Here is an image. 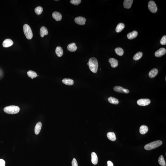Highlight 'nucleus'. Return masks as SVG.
<instances>
[{"label": "nucleus", "mask_w": 166, "mask_h": 166, "mask_svg": "<svg viewBox=\"0 0 166 166\" xmlns=\"http://www.w3.org/2000/svg\"><path fill=\"white\" fill-rule=\"evenodd\" d=\"M108 100L109 102L111 104H113L117 105L119 103L118 99L113 97H110L108 98Z\"/></svg>", "instance_id": "nucleus-24"}, {"label": "nucleus", "mask_w": 166, "mask_h": 166, "mask_svg": "<svg viewBox=\"0 0 166 166\" xmlns=\"http://www.w3.org/2000/svg\"><path fill=\"white\" fill-rule=\"evenodd\" d=\"M125 25L124 24L120 23L117 25L116 28V31L117 33L121 32L124 28Z\"/></svg>", "instance_id": "nucleus-25"}, {"label": "nucleus", "mask_w": 166, "mask_h": 166, "mask_svg": "<svg viewBox=\"0 0 166 166\" xmlns=\"http://www.w3.org/2000/svg\"><path fill=\"white\" fill-rule=\"evenodd\" d=\"M40 35L41 37H43L45 35L48 34V29L44 26H42L40 29Z\"/></svg>", "instance_id": "nucleus-14"}, {"label": "nucleus", "mask_w": 166, "mask_h": 166, "mask_svg": "<svg viewBox=\"0 0 166 166\" xmlns=\"http://www.w3.org/2000/svg\"><path fill=\"white\" fill-rule=\"evenodd\" d=\"M158 162L159 164L162 166H166L165 161L163 155H161L158 158Z\"/></svg>", "instance_id": "nucleus-26"}, {"label": "nucleus", "mask_w": 166, "mask_h": 166, "mask_svg": "<svg viewBox=\"0 0 166 166\" xmlns=\"http://www.w3.org/2000/svg\"><path fill=\"white\" fill-rule=\"evenodd\" d=\"M162 144V141L161 140H156L146 144L144 146V149L145 150L149 151L159 147Z\"/></svg>", "instance_id": "nucleus-3"}, {"label": "nucleus", "mask_w": 166, "mask_h": 166, "mask_svg": "<svg viewBox=\"0 0 166 166\" xmlns=\"http://www.w3.org/2000/svg\"><path fill=\"white\" fill-rule=\"evenodd\" d=\"M42 124L40 122H39L36 124L35 128V134L38 135L40 133L42 128Z\"/></svg>", "instance_id": "nucleus-15"}, {"label": "nucleus", "mask_w": 166, "mask_h": 166, "mask_svg": "<svg viewBox=\"0 0 166 166\" xmlns=\"http://www.w3.org/2000/svg\"><path fill=\"white\" fill-rule=\"evenodd\" d=\"M133 0H125L124 1V6L127 9H129L131 7L133 3Z\"/></svg>", "instance_id": "nucleus-13"}, {"label": "nucleus", "mask_w": 166, "mask_h": 166, "mask_svg": "<svg viewBox=\"0 0 166 166\" xmlns=\"http://www.w3.org/2000/svg\"><path fill=\"white\" fill-rule=\"evenodd\" d=\"M108 166H114L113 163L111 161H109L107 162Z\"/></svg>", "instance_id": "nucleus-35"}, {"label": "nucleus", "mask_w": 166, "mask_h": 166, "mask_svg": "<svg viewBox=\"0 0 166 166\" xmlns=\"http://www.w3.org/2000/svg\"><path fill=\"white\" fill-rule=\"evenodd\" d=\"M5 162L4 160L0 159V166H5Z\"/></svg>", "instance_id": "nucleus-34"}, {"label": "nucleus", "mask_w": 166, "mask_h": 166, "mask_svg": "<svg viewBox=\"0 0 166 166\" xmlns=\"http://www.w3.org/2000/svg\"><path fill=\"white\" fill-rule=\"evenodd\" d=\"M158 70L156 68H154L150 71L149 76L150 78H153L155 77L158 73Z\"/></svg>", "instance_id": "nucleus-17"}, {"label": "nucleus", "mask_w": 166, "mask_h": 166, "mask_svg": "<svg viewBox=\"0 0 166 166\" xmlns=\"http://www.w3.org/2000/svg\"><path fill=\"white\" fill-rule=\"evenodd\" d=\"M77 47L76 46V43H72L69 44L67 46L68 50L72 52H75L77 50Z\"/></svg>", "instance_id": "nucleus-16"}, {"label": "nucleus", "mask_w": 166, "mask_h": 166, "mask_svg": "<svg viewBox=\"0 0 166 166\" xmlns=\"http://www.w3.org/2000/svg\"><path fill=\"white\" fill-rule=\"evenodd\" d=\"M113 89L115 91L117 92L123 94H128L129 92L128 89H125L119 86H116L114 87Z\"/></svg>", "instance_id": "nucleus-6"}, {"label": "nucleus", "mask_w": 166, "mask_h": 166, "mask_svg": "<svg viewBox=\"0 0 166 166\" xmlns=\"http://www.w3.org/2000/svg\"><path fill=\"white\" fill-rule=\"evenodd\" d=\"M143 53L141 52H139L137 53L133 57V59L134 60L137 61L140 59L142 57Z\"/></svg>", "instance_id": "nucleus-27"}, {"label": "nucleus", "mask_w": 166, "mask_h": 166, "mask_svg": "<svg viewBox=\"0 0 166 166\" xmlns=\"http://www.w3.org/2000/svg\"><path fill=\"white\" fill-rule=\"evenodd\" d=\"M138 33L137 31H134L132 32L129 33L127 35V37L129 39H132L136 38L137 36Z\"/></svg>", "instance_id": "nucleus-18"}, {"label": "nucleus", "mask_w": 166, "mask_h": 166, "mask_svg": "<svg viewBox=\"0 0 166 166\" xmlns=\"http://www.w3.org/2000/svg\"><path fill=\"white\" fill-rule=\"evenodd\" d=\"M108 138L112 141H115L116 140V138L115 134L113 132H109L107 134Z\"/></svg>", "instance_id": "nucleus-21"}, {"label": "nucleus", "mask_w": 166, "mask_h": 166, "mask_svg": "<svg viewBox=\"0 0 166 166\" xmlns=\"http://www.w3.org/2000/svg\"><path fill=\"white\" fill-rule=\"evenodd\" d=\"M160 43L162 45H166V36H164L161 39Z\"/></svg>", "instance_id": "nucleus-32"}, {"label": "nucleus", "mask_w": 166, "mask_h": 166, "mask_svg": "<svg viewBox=\"0 0 166 166\" xmlns=\"http://www.w3.org/2000/svg\"><path fill=\"white\" fill-rule=\"evenodd\" d=\"M151 102V100L148 99H139L137 102L138 105L141 106H147Z\"/></svg>", "instance_id": "nucleus-7"}, {"label": "nucleus", "mask_w": 166, "mask_h": 166, "mask_svg": "<svg viewBox=\"0 0 166 166\" xmlns=\"http://www.w3.org/2000/svg\"><path fill=\"white\" fill-rule=\"evenodd\" d=\"M88 64L90 71L94 73H96L98 71V63L96 58L94 57L90 58L89 59Z\"/></svg>", "instance_id": "nucleus-1"}, {"label": "nucleus", "mask_w": 166, "mask_h": 166, "mask_svg": "<svg viewBox=\"0 0 166 166\" xmlns=\"http://www.w3.org/2000/svg\"><path fill=\"white\" fill-rule=\"evenodd\" d=\"M75 22L78 25H83L85 24L86 19L83 17H78L75 18Z\"/></svg>", "instance_id": "nucleus-8"}, {"label": "nucleus", "mask_w": 166, "mask_h": 166, "mask_svg": "<svg viewBox=\"0 0 166 166\" xmlns=\"http://www.w3.org/2000/svg\"><path fill=\"white\" fill-rule=\"evenodd\" d=\"M35 13L37 15H40L43 11V8L41 7H38L35 8Z\"/></svg>", "instance_id": "nucleus-30"}, {"label": "nucleus", "mask_w": 166, "mask_h": 166, "mask_svg": "<svg viewBox=\"0 0 166 166\" xmlns=\"http://www.w3.org/2000/svg\"><path fill=\"white\" fill-rule=\"evenodd\" d=\"M91 162L94 165H96L98 162V157L95 152L92 153L91 154Z\"/></svg>", "instance_id": "nucleus-19"}, {"label": "nucleus", "mask_w": 166, "mask_h": 166, "mask_svg": "<svg viewBox=\"0 0 166 166\" xmlns=\"http://www.w3.org/2000/svg\"><path fill=\"white\" fill-rule=\"evenodd\" d=\"M55 53L58 57L62 56L63 54V50L62 48L60 47H57L55 50Z\"/></svg>", "instance_id": "nucleus-22"}, {"label": "nucleus", "mask_w": 166, "mask_h": 166, "mask_svg": "<svg viewBox=\"0 0 166 166\" xmlns=\"http://www.w3.org/2000/svg\"><path fill=\"white\" fill-rule=\"evenodd\" d=\"M20 111V108L18 106H6L4 108V112L9 114H17Z\"/></svg>", "instance_id": "nucleus-2"}, {"label": "nucleus", "mask_w": 166, "mask_h": 166, "mask_svg": "<svg viewBox=\"0 0 166 166\" xmlns=\"http://www.w3.org/2000/svg\"><path fill=\"white\" fill-rule=\"evenodd\" d=\"M148 131V128L147 126L143 125L140 128V132L141 134H146Z\"/></svg>", "instance_id": "nucleus-23"}, {"label": "nucleus", "mask_w": 166, "mask_h": 166, "mask_svg": "<svg viewBox=\"0 0 166 166\" xmlns=\"http://www.w3.org/2000/svg\"><path fill=\"white\" fill-rule=\"evenodd\" d=\"M62 82L66 85L71 86L73 85L74 82L73 80L70 78H64L62 80Z\"/></svg>", "instance_id": "nucleus-20"}, {"label": "nucleus", "mask_w": 166, "mask_h": 166, "mask_svg": "<svg viewBox=\"0 0 166 166\" xmlns=\"http://www.w3.org/2000/svg\"><path fill=\"white\" fill-rule=\"evenodd\" d=\"M52 17L57 21H60L62 19L61 14L59 12H55L52 14Z\"/></svg>", "instance_id": "nucleus-12"}, {"label": "nucleus", "mask_w": 166, "mask_h": 166, "mask_svg": "<svg viewBox=\"0 0 166 166\" xmlns=\"http://www.w3.org/2000/svg\"><path fill=\"white\" fill-rule=\"evenodd\" d=\"M166 49L164 48H161L155 52V55L157 57H160L166 54Z\"/></svg>", "instance_id": "nucleus-9"}, {"label": "nucleus", "mask_w": 166, "mask_h": 166, "mask_svg": "<svg viewBox=\"0 0 166 166\" xmlns=\"http://www.w3.org/2000/svg\"><path fill=\"white\" fill-rule=\"evenodd\" d=\"M23 30L26 38L28 39H31L32 38L33 33L30 26L27 24H25L23 26Z\"/></svg>", "instance_id": "nucleus-4"}, {"label": "nucleus", "mask_w": 166, "mask_h": 166, "mask_svg": "<svg viewBox=\"0 0 166 166\" xmlns=\"http://www.w3.org/2000/svg\"><path fill=\"white\" fill-rule=\"evenodd\" d=\"M115 51L117 55L120 56L123 55L124 54V51L122 48H117L115 49Z\"/></svg>", "instance_id": "nucleus-29"}, {"label": "nucleus", "mask_w": 166, "mask_h": 166, "mask_svg": "<svg viewBox=\"0 0 166 166\" xmlns=\"http://www.w3.org/2000/svg\"><path fill=\"white\" fill-rule=\"evenodd\" d=\"M148 7L150 11L153 13H155L157 12V8L155 2L153 1H150L148 3Z\"/></svg>", "instance_id": "nucleus-5"}, {"label": "nucleus", "mask_w": 166, "mask_h": 166, "mask_svg": "<svg viewBox=\"0 0 166 166\" xmlns=\"http://www.w3.org/2000/svg\"><path fill=\"white\" fill-rule=\"evenodd\" d=\"M13 41L10 39H7L3 41V46L4 48H8L13 45Z\"/></svg>", "instance_id": "nucleus-10"}, {"label": "nucleus", "mask_w": 166, "mask_h": 166, "mask_svg": "<svg viewBox=\"0 0 166 166\" xmlns=\"http://www.w3.org/2000/svg\"><path fill=\"white\" fill-rule=\"evenodd\" d=\"M88 64H88H88H88Z\"/></svg>", "instance_id": "nucleus-36"}, {"label": "nucleus", "mask_w": 166, "mask_h": 166, "mask_svg": "<svg viewBox=\"0 0 166 166\" xmlns=\"http://www.w3.org/2000/svg\"><path fill=\"white\" fill-rule=\"evenodd\" d=\"M81 0H71L70 1V3L75 5H77L81 3Z\"/></svg>", "instance_id": "nucleus-31"}, {"label": "nucleus", "mask_w": 166, "mask_h": 166, "mask_svg": "<svg viewBox=\"0 0 166 166\" xmlns=\"http://www.w3.org/2000/svg\"><path fill=\"white\" fill-rule=\"evenodd\" d=\"M28 76L29 77H31L33 79L34 78H35L37 76V74L36 72L32 71H28L27 73Z\"/></svg>", "instance_id": "nucleus-28"}, {"label": "nucleus", "mask_w": 166, "mask_h": 166, "mask_svg": "<svg viewBox=\"0 0 166 166\" xmlns=\"http://www.w3.org/2000/svg\"><path fill=\"white\" fill-rule=\"evenodd\" d=\"M72 166H78L77 162L76 159L74 158L72 162Z\"/></svg>", "instance_id": "nucleus-33"}, {"label": "nucleus", "mask_w": 166, "mask_h": 166, "mask_svg": "<svg viewBox=\"0 0 166 166\" xmlns=\"http://www.w3.org/2000/svg\"><path fill=\"white\" fill-rule=\"evenodd\" d=\"M109 62L111 64V67L113 68L117 67L118 65V62L117 59L114 58H110L109 59Z\"/></svg>", "instance_id": "nucleus-11"}]
</instances>
